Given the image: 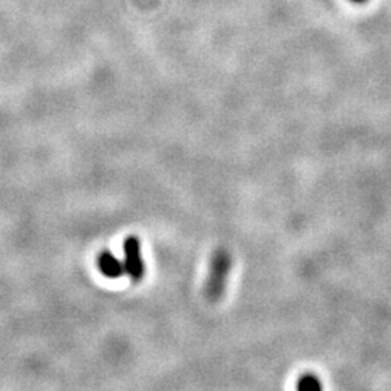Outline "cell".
<instances>
[{
  "instance_id": "6da1fadb",
  "label": "cell",
  "mask_w": 391,
  "mask_h": 391,
  "mask_svg": "<svg viewBox=\"0 0 391 391\" xmlns=\"http://www.w3.org/2000/svg\"><path fill=\"white\" fill-rule=\"evenodd\" d=\"M231 267L229 252L225 248H218L210 258V270L205 284V296L210 303H216L223 297Z\"/></svg>"
},
{
  "instance_id": "7a4b0ae2",
  "label": "cell",
  "mask_w": 391,
  "mask_h": 391,
  "mask_svg": "<svg viewBox=\"0 0 391 391\" xmlns=\"http://www.w3.org/2000/svg\"><path fill=\"white\" fill-rule=\"evenodd\" d=\"M125 274L132 281H141L145 274V264L141 252V242L137 236H128L123 243Z\"/></svg>"
},
{
  "instance_id": "3957f363",
  "label": "cell",
  "mask_w": 391,
  "mask_h": 391,
  "mask_svg": "<svg viewBox=\"0 0 391 391\" xmlns=\"http://www.w3.org/2000/svg\"><path fill=\"white\" fill-rule=\"evenodd\" d=\"M97 266H99V270L105 277H107V279H121V277L125 274V267L122 261H119L109 251L101 254L99 259H97Z\"/></svg>"
},
{
  "instance_id": "277c9868",
  "label": "cell",
  "mask_w": 391,
  "mask_h": 391,
  "mask_svg": "<svg viewBox=\"0 0 391 391\" xmlns=\"http://www.w3.org/2000/svg\"><path fill=\"white\" fill-rule=\"evenodd\" d=\"M299 390H322L320 380L315 376V374H304L297 381Z\"/></svg>"
},
{
  "instance_id": "5b68a950",
  "label": "cell",
  "mask_w": 391,
  "mask_h": 391,
  "mask_svg": "<svg viewBox=\"0 0 391 391\" xmlns=\"http://www.w3.org/2000/svg\"><path fill=\"white\" fill-rule=\"evenodd\" d=\"M351 2H354V3H356V5H363V3H367L368 0H351Z\"/></svg>"
}]
</instances>
